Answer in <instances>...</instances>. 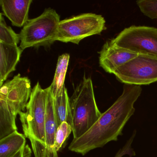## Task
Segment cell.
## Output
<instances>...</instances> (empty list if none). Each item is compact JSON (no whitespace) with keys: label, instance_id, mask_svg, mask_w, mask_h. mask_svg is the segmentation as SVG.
I'll list each match as a JSON object with an SVG mask.
<instances>
[{"label":"cell","instance_id":"1","mask_svg":"<svg viewBox=\"0 0 157 157\" xmlns=\"http://www.w3.org/2000/svg\"><path fill=\"white\" fill-rule=\"evenodd\" d=\"M122 94L86 133L72 140L71 151L82 155L108 142L117 141L126 124L135 112L134 104L142 92L140 86L124 84Z\"/></svg>","mask_w":157,"mask_h":157},{"label":"cell","instance_id":"2","mask_svg":"<svg viewBox=\"0 0 157 157\" xmlns=\"http://www.w3.org/2000/svg\"><path fill=\"white\" fill-rule=\"evenodd\" d=\"M49 90V87L43 89L37 82L32 90L26 112L19 114L24 134L30 140L35 157H48L45 124Z\"/></svg>","mask_w":157,"mask_h":157},{"label":"cell","instance_id":"3","mask_svg":"<svg viewBox=\"0 0 157 157\" xmlns=\"http://www.w3.org/2000/svg\"><path fill=\"white\" fill-rule=\"evenodd\" d=\"M70 119L73 140L86 133L101 115L94 96L92 81L83 77L69 98Z\"/></svg>","mask_w":157,"mask_h":157},{"label":"cell","instance_id":"4","mask_svg":"<svg viewBox=\"0 0 157 157\" xmlns=\"http://www.w3.org/2000/svg\"><path fill=\"white\" fill-rule=\"evenodd\" d=\"M60 17L53 9H46L36 18L28 20L20 33V47L48 46L56 41Z\"/></svg>","mask_w":157,"mask_h":157},{"label":"cell","instance_id":"5","mask_svg":"<svg viewBox=\"0 0 157 157\" xmlns=\"http://www.w3.org/2000/svg\"><path fill=\"white\" fill-rule=\"evenodd\" d=\"M106 29L105 20L101 15L83 13L60 21L56 41L78 44L84 38L100 34Z\"/></svg>","mask_w":157,"mask_h":157},{"label":"cell","instance_id":"6","mask_svg":"<svg viewBox=\"0 0 157 157\" xmlns=\"http://www.w3.org/2000/svg\"><path fill=\"white\" fill-rule=\"evenodd\" d=\"M120 82L129 85H149L157 82V56L139 54L115 71Z\"/></svg>","mask_w":157,"mask_h":157},{"label":"cell","instance_id":"7","mask_svg":"<svg viewBox=\"0 0 157 157\" xmlns=\"http://www.w3.org/2000/svg\"><path fill=\"white\" fill-rule=\"evenodd\" d=\"M113 44L138 54L157 56V28L132 25L111 40Z\"/></svg>","mask_w":157,"mask_h":157},{"label":"cell","instance_id":"8","mask_svg":"<svg viewBox=\"0 0 157 157\" xmlns=\"http://www.w3.org/2000/svg\"><path fill=\"white\" fill-rule=\"evenodd\" d=\"M32 91L30 80L19 74L3 83L1 87L0 95L6 99L10 110L17 116L27 106Z\"/></svg>","mask_w":157,"mask_h":157},{"label":"cell","instance_id":"9","mask_svg":"<svg viewBox=\"0 0 157 157\" xmlns=\"http://www.w3.org/2000/svg\"><path fill=\"white\" fill-rule=\"evenodd\" d=\"M99 64L105 71L113 74L116 70L139 54L113 44L111 40L103 45L99 52Z\"/></svg>","mask_w":157,"mask_h":157},{"label":"cell","instance_id":"10","mask_svg":"<svg viewBox=\"0 0 157 157\" xmlns=\"http://www.w3.org/2000/svg\"><path fill=\"white\" fill-rule=\"evenodd\" d=\"M32 0H1L4 15L12 22L13 26L21 27L28 21V13Z\"/></svg>","mask_w":157,"mask_h":157},{"label":"cell","instance_id":"11","mask_svg":"<svg viewBox=\"0 0 157 157\" xmlns=\"http://www.w3.org/2000/svg\"><path fill=\"white\" fill-rule=\"evenodd\" d=\"M23 50L18 46L0 43V86L16 69Z\"/></svg>","mask_w":157,"mask_h":157},{"label":"cell","instance_id":"12","mask_svg":"<svg viewBox=\"0 0 157 157\" xmlns=\"http://www.w3.org/2000/svg\"><path fill=\"white\" fill-rule=\"evenodd\" d=\"M58 126L54 106V99L49 88L46 112L45 134L48 157H59L55 149V139Z\"/></svg>","mask_w":157,"mask_h":157},{"label":"cell","instance_id":"13","mask_svg":"<svg viewBox=\"0 0 157 157\" xmlns=\"http://www.w3.org/2000/svg\"><path fill=\"white\" fill-rule=\"evenodd\" d=\"M16 117L10 110L6 99L0 95V140L17 130Z\"/></svg>","mask_w":157,"mask_h":157},{"label":"cell","instance_id":"14","mask_svg":"<svg viewBox=\"0 0 157 157\" xmlns=\"http://www.w3.org/2000/svg\"><path fill=\"white\" fill-rule=\"evenodd\" d=\"M26 144L25 135L16 130L0 140V157H12Z\"/></svg>","mask_w":157,"mask_h":157},{"label":"cell","instance_id":"15","mask_svg":"<svg viewBox=\"0 0 157 157\" xmlns=\"http://www.w3.org/2000/svg\"><path fill=\"white\" fill-rule=\"evenodd\" d=\"M69 59L70 55L67 53L63 54L59 57L54 79L49 86L53 98L56 97L61 92L65 86L64 82Z\"/></svg>","mask_w":157,"mask_h":157},{"label":"cell","instance_id":"16","mask_svg":"<svg viewBox=\"0 0 157 157\" xmlns=\"http://www.w3.org/2000/svg\"><path fill=\"white\" fill-rule=\"evenodd\" d=\"M69 97L65 86L61 92L54 99V106L58 126L63 122L70 124Z\"/></svg>","mask_w":157,"mask_h":157},{"label":"cell","instance_id":"17","mask_svg":"<svg viewBox=\"0 0 157 157\" xmlns=\"http://www.w3.org/2000/svg\"><path fill=\"white\" fill-rule=\"evenodd\" d=\"M20 39V34L16 33L11 27L7 25L2 13L0 15V43L17 46Z\"/></svg>","mask_w":157,"mask_h":157},{"label":"cell","instance_id":"18","mask_svg":"<svg viewBox=\"0 0 157 157\" xmlns=\"http://www.w3.org/2000/svg\"><path fill=\"white\" fill-rule=\"evenodd\" d=\"M71 132L72 128L70 124L67 122L61 123L57 129L55 139V149L56 152H58L63 146Z\"/></svg>","mask_w":157,"mask_h":157},{"label":"cell","instance_id":"19","mask_svg":"<svg viewBox=\"0 0 157 157\" xmlns=\"http://www.w3.org/2000/svg\"><path fill=\"white\" fill-rule=\"evenodd\" d=\"M136 4L144 15L151 19H157V0H138Z\"/></svg>","mask_w":157,"mask_h":157},{"label":"cell","instance_id":"20","mask_svg":"<svg viewBox=\"0 0 157 157\" xmlns=\"http://www.w3.org/2000/svg\"><path fill=\"white\" fill-rule=\"evenodd\" d=\"M136 132V130H134V132L130 138L128 140L124 146L117 151L115 157H122V156L125 155H128L129 157H132L136 155L135 151L131 147V145H132L133 140L135 139Z\"/></svg>","mask_w":157,"mask_h":157},{"label":"cell","instance_id":"21","mask_svg":"<svg viewBox=\"0 0 157 157\" xmlns=\"http://www.w3.org/2000/svg\"><path fill=\"white\" fill-rule=\"evenodd\" d=\"M32 150L28 144H26L21 149L12 157H31Z\"/></svg>","mask_w":157,"mask_h":157}]
</instances>
